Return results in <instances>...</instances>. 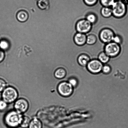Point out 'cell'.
Wrapping results in <instances>:
<instances>
[{"label": "cell", "instance_id": "1", "mask_svg": "<svg viewBox=\"0 0 128 128\" xmlns=\"http://www.w3.org/2000/svg\"><path fill=\"white\" fill-rule=\"evenodd\" d=\"M22 114L16 110L8 112L5 116L4 121L6 125L11 128H17L20 125L23 120Z\"/></svg>", "mask_w": 128, "mask_h": 128}, {"label": "cell", "instance_id": "2", "mask_svg": "<svg viewBox=\"0 0 128 128\" xmlns=\"http://www.w3.org/2000/svg\"><path fill=\"white\" fill-rule=\"evenodd\" d=\"M111 8L113 16L117 18L124 17L127 11V5L122 0H116Z\"/></svg>", "mask_w": 128, "mask_h": 128}, {"label": "cell", "instance_id": "3", "mask_svg": "<svg viewBox=\"0 0 128 128\" xmlns=\"http://www.w3.org/2000/svg\"><path fill=\"white\" fill-rule=\"evenodd\" d=\"M18 96V93L17 90L12 86L6 87L2 91V100L7 103H10L14 102Z\"/></svg>", "mask_w": 128, "mask_h": 128}, {"label": "cell", "instance_id": "4", "mask_svg": "<svg viewBox=\"0 0 128 128\" xmlns=\"http://www.w3.org/2000/svg\"><path fill=\"white\" fill-rule=\"evenodd\" d=\"M121 51L120 45L112 42L106 44L104 47V52L109 57H116L120 54Z\"/></svg>", "mask_w": 128, "mask_h": 128}, {"label": "cell", "instance_id": "5", "mask_svg": "<svg viewBox=\"0 0 128 128\" xmlns=\"http://www.w3.org/2000/svg\"><path fill=\"white\" fill-rule=\"evenodd\" d=\"M92 24L86 19L79 20L76 23V28L77 32L86 34L91 31Z\"/></svg>", "mask_w": 128, "mask_h": 128}, {"label": "cell", "instance_id": "6", "mask_svg": "<svg viewBox=\"0 0 128 128\" xmlns=\"http://www.w3.org/2000/svg\"><path fill=\"white\" fill-rule=\"evenodd\" d=\"M115 36L112 30L108 28H105L100 31L99 36L100 40L102 42L106 44L112 42Z\"/></svg>", "mask_w": 128, "mask_h": 128}, {"label": "cell", "instance_id": "7", "mask_svg": "<svg viewBox=\"0 0 128 128\" xmlns=\"http://www.w3.org/2000/svg\"><path fill=\"white\" fill-rule=\"evenodd\" d=\"M103 64L98 59H93L88 63L86 68L90 72L93 73H98L102 70Z\"/></svg>", "mask_w": 128, "mask_h": 128}, {"label": "cell", "instance_id": "8", "mask_svg": "<svg viewBox=\"0 0 128 128\" xmlns=\"http://www.w3.org/2000/svg\"><path fill=\"white\" fill-rule=\"evenodd\" d=\"M58 91L62 96H67L72 93L73 89L72 86L69 83L64 82L61 83L57 87Z\"/></svg>", "mask_w": 128, "mask_h": 128}, {"label": "cell", "instance_id": "9", "mask_svg": "<svg viewBox=\"0 0 128 128\" xmlns=\"http://www.w3.org/2000/svg\"><path fill=\"white\" fill-rule=\"evenodd\" d=\"M14 107L16 111L22 114L26 112L28 109L29 104L27 100L20 98L15 102Z\"/></svg>", "mask_w": 128, "mask_h": 128}, {"label": "cell", "instance_id": "10", "mask_svg": "<svg viewBox=\"0 0 128 128\" xmlns=\"http://www.w3.org/2000/svg\"><path fill=\"white\" fill-rule=\"evenodd\" d=\"M86 37L87 36L86 34L77 32L74 36V41L78 46H83L86 44Z\"/></svg>", "mask_w": 128, "mask_h": 128}, {"label": "cell", "instance_id": "11", "mask_svg": "<svg viewBox=\"0 0 128 128\" xmlns=\"http://www.w3.org/2000/svg\"><path fill=\"white\" fill-rule=\"evenodd\" d=\"M77 60L80 66L86 67L91 59L88 55L82 54L78 56Z\"/></svg>", "mask_w": 128, "mask_h": 128}, {"label": "cell", "instance_id": "12", "mask_svg": "<svg viewBox=\"0 0 128 128\" xmlns=\"http://www.w3.org/2000/svg\"><path fill=\"white\" fill-rule=\"evenodd\" d=\"M18 20L20 22H26L28 20V15L26 11H21L18 13L17 15Z\"/></svg>", "mask_w": 128, "mask_h": 128}, {"label": "cell", "instance_id": "13", "mask_svg": "<svg viewBox=\"0 0 128 128\" xmlns=\"http://www.w3.org/2000/svg\"><path fill=\"white\" fill-rule=\"evenodd\" d=\"M101 13L104 17L108 18L112 15V11L111 7H102L101 10Z\"/></svg>", "mask_w": 128, "mask_h": 128}, {"label": "cell", "instance_id": "14", "mask_svg": "<svg viewBox=\"0 0 128 128\" xmlns=\"http://www.w3.org/2000/svg\"><path fill=\"white\" fill-rule=\"evenodd\" d=\"M66 74V71L64 69L62 68H60L55 71L54 76L57 78L61 79L65 77Z\"/></svg>", "mask_w": 128, "mask_h": 128}, {"label": "cell", "instance_id": "15", "mask_svg": "<svg viewBox=\"0 0 128 128\" xmlns=\"http://www.w3.org/2000/svg\"><path fill=\"white\" fill-rule=\"evenodd\" d=\"M42 122L40 120L36 118L33 119L30 122L28 128H42Z\"/></svg>", "mask_w": 128, "mask_h": 128}, {"label": "cell", "instance_id": "16", "mask_svg": "<svg viewBox=\"0 0 128 128\" xmlns=\"http://www.w3.org/2000/svg\"><path fill=\"white\" fill-rule=\"evenodd\" d=\"M110 57L108 56L104 52L101 53L99 54L98 59L102 64H106L110 61Z\"/></svg>", "mask_w": 128, "mask_h": 128}, {"label": "cell", "instance_id": "17", "mask_svg": "<svg viewBox=\"0 0 128 128\" xmlns=\"http://www.w3.org/2000/svg\"><path fill=\"white\" fill-rule=\"evenodd\" d=\"M97 41V38L94 35L90 34L87 36L86 43L88 45H92L94 44Z\"/></svg>", "mask_w": 128, "mask_h": 128}, {"label": "cell", "instance_id": "18", "mask_svg": "<svg viewBox=\"0 0 128 128\" xmlns=\"http://www.w3.org/2000/svg\"><path fill=\"white\" fill-rule=\"evenodd\" d=\"M85 19L92 24L95 23L97 20L96 15L92 13L88 14L85 17Z\"/></svg>", "mask_w": 128, "mask_h": 128}, {"label": "cell", "instance_id": "19", "mask_svg": "<svg viewBox=\"0 0 128 128\" xmlns=\"http://www.w3.org/2000/svg\"><path fill=\"white\" fill-rule=\"evenodd\" d=\"M115 1L116 0H99V2L103 7H111Z\"/></svg>", "mask_w": 128, "mask_h": 128}, {"label": "cell", "instance_id": "20", "mask_svg": "<svg viewBox=\"0 0 128 128\" xmlns=\"http://www.w3.org/2000/svg\"><path fill=\"white\" fill-rule=\"evenodd\" d=\"M30 122L31 120L30 118L27 116H24L20 126L22 128H27L29 127Z\"/></svg>", "mask_w": 128, "mask_h": 128}, {"label": "cell", "instance_id": "21", "mask_svg": "<svg viewBox=\"0 0 128 128\" xmlns=\"http://www.w3.org/2000/svg\"><path fill=\"white\" fill-rule=\"evenodd\" d=\"M49 5L48 0H40L38 2V7L41 9H44Z\"/></svg>", "mask_w": 128, "mask_h": 128}, {"label": "cell", "instance_id": "22", "mask_svg": "<svg viewBox=\"0 0 128 128\" xmlns=\"http://www.w3.org/2000/svg\"><path fill=\"white\" fill-rule=\"evenodd\" d=\"M9 47V43L6 40H2L0 42V48L2 51L7 50Z\"/></svg>", "mask_w": 128, "mask_h": 128}, {"label": "cell", "instance_id": "23", "mask_svg": "<svg viewBox=\"0 0 128 128\" xmlns=\"http://www.w3.org/2000/svg\"><path fill=\"white\" fill-rule=\"evenodd\" d=\"M99 0H82L85 5L88 6H95L99 2Z\"/></svg>", "mask_w": 128, "mask_h": 128}, {"label": "cell", "instance_id": "24", "mask_svg": "<svg viewBox=\"0 0 128 128\" xmlns=\"http://www.w3.org/2000/svg\"><path fill=\"white\" fill-rule=\"evenodd\" d=\"M8 107V103L3 100H0V111H3Z\"/></svg>", "mask_w": 128, "mask_h": 128}, {"label": "cell", "instance_id": "25", "mask_svg": "<svg viewBox=\"0 0 128 128\" xmlns=\"http://www.w3.org/2000/svg\"><path fill=\"white\" fill-rule=\"evenodd\" d=\"M7 86L6 81L0 78V92H2Z\"/></svg>", "mask_w": 128, "mask_h": 128}, {"label": "cell", "instance_id": "26", "mask_svg": "<svg viewBox=\"0 0 128 128\" xmlns=\"http://www.w3.org/2000/svg\"><path fill=\"white\" fill-rule=\"evenodd\" d=\"M111 70V67L108 65L105 64L102 67V71L104 73L108 74L110 72Z\"/></svg>", "mask_w": 128, "mask_h": 128}, {"label": "cell", "instance_id": "27", "mask_svg": "<svg viewBox=\"0 0 128 128\" xmlns=\"http://www.w3.org/2000/svg\"><path fill=\"white\" fill-rule=\"evenodd\" d=\"M112 42L120 45L122 42V39L121 37L118 35H115L113 39Z\"/></svg>", "mask_w": 128, "mask_h": 128}, {"label": "cell", "instance_id": "28", "mask_svg": "<svg viewBox=\"0 0 128 128\" xmlns=\"http://www.w3.org/2000/svg\"><path fill=\"white\" fill-rule=\"evenodd\" d=\"M5 57V54L2 50H0V63L3 61Z\"/></svg>", "mask_w": 128, "mask_h": 128}, {"label": "cell", "instance_id": "29", "mask_svg": "<svg viewBox=\"0 0 128 128\" xmlns=\"http://www.w3.org/2000/svg\"><path fill=\"white\" fill-rule=\"evenodd\" d=\"M69 83L72 85V86H75L77 84V81L75 79H71L69 81Z\"/></svg>", "mask_w": 128, "mask_h": 128}]
</instances>
